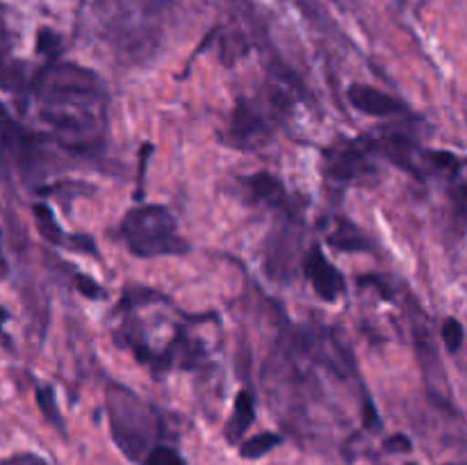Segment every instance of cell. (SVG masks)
Returning <instances> with one entry per match:
<instances>
[{
	"label": "cell",
	"mask_w": 467,
	"mask_h": 465,
	"mask_svg": "<svg viewBox=\"0 0 467 465\" xmlns=\"http://www.w3.org/2000/svg\"><path fill=\"white\" fill-rule=\"evenodd\" d=\"M406 465H418V463H406Z\"/></svg>",
	"instance_id": "23"
},
{
	"label": "cell",
	"mask_w": 467,
	"mask_h": 465,
	"mask_svg": "<svg viewBox=\"0 0 467 465\" xmlns=\"http://www.w3.org/2000/svg\"><path fill=\"white\" fill-rule=\"evenodd\" d=\"M121 240L140 258L182 255L190 244L178 235V223L164 205H137L121 223Z\"/></svg>",
	"instance_id": "3"
},
{
	"label": "cell",
	"mask_w": 467,
	"mask_h": 465,
	"mask_svg": "<svg viewBox=\"0 0 467 465\" xmlns=\"http://www.w3.org/2000/svg\"><path fill=\"white\" fill-rule=\"evenodd\" d=\"M0 263H3V251H0Z\"/></svg>",
	"instance_id": "21"
},
{
	"label": "cell",
	"mask_w": 467,
	"mask_h": 465,
	"mask_svg": "<svg viewBox=\"0 0 467 465\" xmlns=\"http://www.w3.org/2000/svg\"><path fill=\"white\" fill-rule=\"evenodd\" d=\"M450 465H465V463H450Z\"/></svg>",
	"instance_id": "22"
},
{
	"label": "cell",
	"mask_w": 467,
	"mask_h": 465,
	"mask_svg": "<svg viewBox=\"0 0 467 465\" xmlns=\"http://www.w3.org/2000/svg\"><path fill=\"white\" fill-rule=\"evenodd\" d=\"M32 94L39 100V114L55 130L59 144L85 153L103 137L105 85L94 71L78 64H50L32 78Z\"/></svg>",
	"instance_id": "1"
},
{
	"label": "cell",
	"mask_w": 467,
	"mask_h": 465,
	"mask_svg": "<svg viewBox=\"0 0 467 465\" xmlns=\"http://www.w3.org/2000/svg\"><path fill=\"white\" fill-rule=\"evenodd\" d=\"M32 212H35L36 226H39L41 235H44L46 240L50 242V244H55V246H71V235H67V232H64L62 228H59L57 219H55V214L50 212L48 205L35 203V205H32Z\"/></svg>",
	"instance_id": "11"
},
{
	"label": "cell",
	"mask_w": 467,
	"mask_h": 465,
	"mask_svg": "<svg viewBox=\"0 0 467 465\" xmlns=\"http://www.w3.org/2000/svg\"><path fill=\"white\" fill-rule=\"evenodd\" d=\"M0 465H50L48 460L41 459V456L32 454V451H23V454H14L9 459L0 460Z\"/></svg>",
	"instance_id": "18"
},
{
	"label": "cell",
	"mask_w": 467,
	"mask_h": 465,
	"mask_svg": "<svg viewBox=\"0 0 467 465\" xmlns=\"http://www.w3.org/2000/svg\"><path fill=\"white\" fill-rule=\"evenodd\" d=\"M36 404H39L41 413H44V418L48 419V424H53V427L57 429L62 436H67V427H64V419H62V415H59L57 399H55L53 388L50 386L36 388Z\"/></svg>",
	"instance_id": "13"
},
{
	"label": "cell",
	"mask_w": 467,
	"mask_h": 465,
	"mask_svg": "<svg viewBox=\"0 0 467 465\" xmlns=\"http://www.w3.org/2000/svg\"><path fill=\"white\" fill-rule=\"evenodd\" d=\"M304 272L308 276V281L313 283L319 299L333 304V301H337L345 294V278L333 267V263L322 253L319 246H313L308 251V255L304 260Z\"/></svg>",
	"instance_id": "6"
},
{
	"label": "cell",
	"mask_w": 467,
	"mask_h": 465,
	"mask_svg": "<svg viewBox=\"0 0 467 465\" xmlns=\"http://www.w3.org/2000/svg\"><path fill=\"white\" fill-rule=\"evenodd\" d=\"M347 96L358 112L369 114V117H392V114H400L406 109L404 103L397 100L395 96L369 85H351Z\"/></svg>",
	"instance_id": "7"
},
{
	"label": "cell",
	"mask_w": 467,
	"mask_h": 465,
	"mask_svg": "<svg viewBox=\"0 0 467 465\" xmlns=\"http://www.w3.org/2000/svg\"><path fill=\"white\" fill-rule=\"evenodd\" d=\"M328 244L336 246V249L345 251V253H358V251H369L372 244L360 235V231L349 226V231H337L328 237Z\"/></svg>",
	"instance_id": "14"
},
{
	"label": "cell",
	"mask_w": 467,
	"mask_h": 465,
	"mask_svg": "<svg viewBox=\"0 0 467 465\" xmlns=\"http://www.w3.org/2000/svg\"><path fill=\"white\" fill-rule=\"evenodd\" d=\"M255 422V395L244 388V390L237 392L235 404H233V415L226 424V440L231 445L240 442L244 438V433L249 431L251 424Z\"/></svg>",
	"instance_id": "10"
},
{
	"label": "cell",
	"mask_w": 467,
	"mask_h": 465,
	"mask_svg": "<svg viewBox=\"0 0 467 465\" xmlns=\"http://www.w3.org/2000/svg\"><path fill=\"white\" fill-rule=\"evenodd\" d=\"M281 445H283V436H278V433H272V431L255 433V436H251L249 440L242 442L240 456L246 460H258Z\"/></svg>",
	"instance_id": "12"
},
{
	"label": "cell",
	"mask_w": 467,
	"mask_h": 465,
	"mask_svg": "<svg viewBox=\"0 0 467 465\" xmlns=\"http://www.w3.org/2000/svg\"><path fill=\"white\" fill-rule=\"evenodd\" d=\"M463 340H465V328L463 324H461V319L456 317L445 319V324H442V342H445L447 351H450V354H459L461 346H463Z\"/></svg>",
	"instance_id": "16"
},
{
	"label": "cell",
	"mask_w": 467,
	"mask_h": 465,
	"mask_svg": "<svg viewBox=\"0 0 467 465\" xmlns=\"http://www.w3.org/2000/svg\"><path fill=\"white\" fill-rule=\"evenodd\" d=\"M108 415L114 442L132 463H141L164 436L158 410L123 386L108 388Z\"/></svg>",
	"instance_id": "2"
},
{
	"label": "cell",
	"mask_w": 467,
	"mask_h": 465,
	"mask_svg": "<svg viewBox=\"0 0 467 465\" xmlns=\"http://www.w3.org/2000/svg\"><path fill=\"white\" fill-rule=\"evenodd\" d=\"M363 424L368 429H372V431H377V429H381V419H379V410L377 406H374V401L365 399V408H363Z\"/></svg>",
	"instance_id": "20"
},
{
	"label": "cell",
	"mask_w": 467,
	"mask_h": 465,
	"mask_svg": "<svg viewBox=\"0 0 467 465\" xmlns=\"http://www.w3.org/2000/svg\"><path fill=\"white\" fill-rule=\"evenodd\" d=\"M76 283H78V290H80L85 296H89V299H100V296H105L103 287H100L96 281H91L89 276H78Z\"/></svg>",
	"instance_id": "19"
},
{
	"label": "cell",
	"mask_w": 467,
	"mask_h": 465,
	"mask_svg": "<svg viewBox=\"0 0 467 465\" xmlns=\"http://www.w3.org/2000/svg\"><path fill=\"white\" fill-rule=\"evenodd\" d=\"M141 465H187L181 451L169 445H155L149 454L144 456Z\"/></svg>",
	"instance_id": "15"
},
{
	"label": "cell",
	"mask_w": 467,
	"mask_h": 465,
	"mask_svg": "<svg viewBox=\"0 0 467 465\" xmlns=\"http://www.w3.org/2000/svg\"><path fill=\"white\" fill-rule=\"evenodd\" d=\"M372 150L368 149L365 140L347 141V144L333 146L327 150V171L328 176L336 181H358L372 173V164H369L368 155Z\"/></svg>",
	"instance_id": "5"
},
{
	"label": "cell",
	"mask_w": 467,
	"mask_h": 465,
	"mask_svg": "<svg viewBox=\"0 0 467 465\" xmlns=\"http://www.w3.org/2000/svg\"><path fill=\"white\" fill-rule=\"evenodd\" d=\"M32 140L35 132L18 126L9 109L0 103V155H16L21 162H27L36 149V141Z\"/></svg>",
	"instance_id": "8"
},
{
	"label": "cell",
	"mask_w": 467,
	"mask_h": 465,
	"mask_svg": "<svg viewBox=\"0 0 467 465\" xmlns=\"http://www.w3.org/2000/svg\"><path fill=\"white\" fill-rule=\"evenodd\" d=\"M383 451L386 454H409V451H413V440L404 433H395V436L383 442Z\"/></svg>",
	"instance_id": "17"
},
{
	"label": "cell",
	"mask_w": 467,
	"mask_h": 465,
	"mask_svg": "<svg viewBox=\"0 0 467 465\" xmlns=\"http://www.w3.org/2000/svg\"><path fill=\"white\" fill-rule=\"evenodd\" d=\"M274 130V119L265 114L263 103L244 98L235 105L228 121L226 144L240 150H254L269 140Z\"/></svg>",
	"instance_id": "4"
},
{
	"label": "cell",
	"mask_w": 467,
	"mask_h": 465,
	"mask_svg": "<svg viewBox=\"0 0 467 465\" xmlns=\"http://www.w3.org/2000/svg\"><path fill=\"white\" fill-rule=\"evenodd\" d=\"M244 190L251 203L267 205V208H283L287 203V191L278 178L272 173H254L244 178Z\"/></svg>",
	"instance_id": "9"
}]
</instances>
